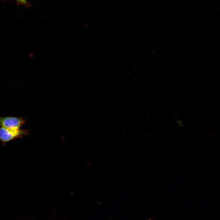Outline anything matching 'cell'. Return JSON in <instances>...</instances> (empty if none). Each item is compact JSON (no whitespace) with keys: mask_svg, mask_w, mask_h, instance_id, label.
I'll list each match as a JSON object with an SVG mask.
<instances>
[{"mask_svg":"<svg viewBox=\"0 0 220 220\" xmlns=\"http://www.w3.org/2000/svg\"><path fill=\"white\" fill-rule=\"evenodd\" d=\"M28 132L26 130H12L0 126V142L2 145H5L8 142L22 137L26 135Z\"/></svg>","mask_w":220,"mask_h":220,"instance_id":"obj_1","label":"cell"},{"mask_svg":"<svg viewBox=\"0 0 220 220\" xmlns=\"http://www.w3.org/2000/svg\"><path fill=\"white\" fill-rule=\"evenodd\" d=\"M25 122L22 118L13 116H0V126L7 129L19 130Z\"/></svg>","mask_w":220,"mask_h":220,"instance_id":"obj_2","label":"cell"},{"mask_svg":"<svg viewBox=\"0 0 220 220\" xmlns=\"http://www.w3.org/2000/svg\"><path fill=\"white\" fill-rule=\"evenodd\" d=\"M148 220H151V219H148Z\"/></svg>","mask_w":220,"mask_h":220,"instance_id":"obj_4","label":"cell"},{"mask_svg":"<svg viewBox=\"0 0 220 220\" xmlns=\"http://www.w3.org/2000/svg\"><path fill=\"white\" fill-rule=\"evenodd\" d=\"M18 2L24 4H26L27 3V0H15Z\"/></svg>","mask_w":220,"mask_h":220,"instance_id":"obj_3","label":"cell"}]
</instances>
